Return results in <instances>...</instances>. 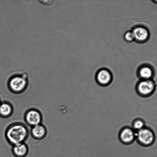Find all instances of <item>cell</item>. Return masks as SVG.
Wrapping results in <instances>:
<instances>
[{
    "label": "cell",
    "mask_w": 157,
    "mask_h": 157,
    "mask_svg": "<svg viewBox=\"0 0 157 157\" xmlns=\"http://www.w3.org/2000/svg\"><path fill=\"white\" fill-rule=\"evenodd\" d=\"M30 135V130L25 123L16 121L10 123L6 127L4 136L7 142L11 146L26 143Z\"/></svg>",
    "instance_id": "obj_1"
},
{
    "label": "cell",
    "mask_w": 157,
    "mask_h": 157,
    "mask_svg": "<svg viewBox=\"0 0 157 157\" xmlns=\"http://www.w3.org/2000/svg\"><path fill=\"white\" fill-rule=\"evenodd\" d=\"M29 77L27 73L16 71L12 73L7 78L8 89L14 94H21L28 88Z\"/></svg>",
    "instance_id": "obj_2"
},
{
    "label": "cell",
    "mask_w": 157,
    "mask_h": 157,
    "mask_svg": "<svg viewBox=\"0 0 157 157\" xmlns=\"http://www.w3.org/2000/svg\"><path fill=\"white\" fill-rule=\"evenodd\" d=\"M156 84L153 79L139 80L135 86V91L141 98H150L154 94Z\"/></svg>",
    "instance_id": "obj_3"
},
{
    "label": "cell",
    "mask_w": 157,
    "mask_h": 157,
    "mask_svg": "<svg viewBox=\"0 0 157 157\" xmlns=\"http://www.w3.org/2000/svg\"><path fill=\"white\" fill-rule=\"evenodd\" d=\"M156 138V135L153 129L147 126L136 132V141L141 147H149L153 145Z\"/></svg>",
    "instance_id": "obj_4"
},
{
    "label": "cell",
    "mask_w": 157,
    "mask_h": 157,
    "mask_svg": "<svg viewBox=\"0 0 157 157\" xmlns=\"http://www.w3.org/2000/svg\"><path fill=\"white\" fill-rule=\"evenodd\" d=\"M24 119L26 125L31 128L42 124L43 115L39 109L30 107L25 112Z\"/></svg>",
    "instance_id": "obj_5"
},
{
    "label": "cell",
    "mask_w": 157,
    "mask_h": 157,
    "mask_svg": "<svg viewBox=\"0 0 157 157\" xmlns=\"http://www.w3.org/2000/svg\"><path fill=\"white\" fill-rule=\"evenodd\" d=\"M136 132L131 127L125 126L120 130L118 133V138L121 144L130 145L136 141Z\"/></svg>",
    "instance_id": "obj_6"
},
{
    "label": "cell",
    "mask_w": 157,
    "mask_h": 157,
    "mask_svg": "<svg viewBox=\"0 0 157 157\" xmlns=\"http://www.w3.org/2000/svg\"><path fill=\"white\" fill-rule=\"evenodd\" d=\"M95 81L98 85L101 87H107L112 84L113 81V74L109 69L101 68L96 72Z\"/></svg>",
    "instance_id": "obj_7"
},
{
    "label": "cell",
    "mask_w": 157,
    "mask_h": 157,
    "mask_svg": "<svg viewBox=\"0 0 157 157\" xmlns=\"http://www.w3.org/2000/svg\"><path fill=\"white\" fill-rule=\"evenodd\" d=\"M131 31L134 36L135 41L138 44H144L150 39V31L145 26L138 25L133 27Z\"/></svg>",
    "instance_id": "obj_8"
},
{
    "label": "cell",
    "mask_w": 157,
    "mask_h": 157,
    "mask_svg": "<svg viewBox=\"0 0 157 157\" xmlns=\"http://www.w3.org/2000/svg\"><path fill=\"white\" fill-rule=\"evenodd\" d=\"M136 75L139 80L153 79L155 75L154 70L150 64H141L137 70Z\"/></svg>",
    "instance_id": "obj_9"
},
{
    "label": "cell",
    "mask_w": 157,
    "mask_h": 157,
    "mask_svg": "<svg viewBox=\"0 0 157 157\" xmlns=\"http://www.w3.org/2000/svg\"><path fill=\"white\" fill-rule=\"evenodd\" d=\"M14 112V107L11 101H2L0 104V117L7 119L12 117Z\"/></svg>",
    "instance_id": "obj_10"
},
{
    "label": "cell",
    "mask_w": 157,
    "mask_h": 157,
    "mask_svg": "<svg viewBox=\"0 0 157 157\" xmlns=\"http://www.w3.org/2000/svg\"><path fill=\"white\" fill-rule=\"evenodd\" d=\"M47 129L42 124L31 127L30 133L32 138L37 140L44 139L47 136Z\"/></svg>",
    "instance_id": "obj_11"
},
{
    "label": "cell",
    "mask_w": 157,
    "mask_h": 157,
    "mask_svg": "<svg viewBox=\"0 0 157 157\" xmlns=\"http://www.w3.org/2000/svg\"><path fill=\"white\" fill-rule=\"evenodd\" d=\"M12 147V155L15 157H26L29 154V147L26 143H20Z\"/></svg>",
    "instance_id": "obj_12"
},
{
    "label": "cell",
    "mask_w": 157,
    "mask_h": 157,
    "mask_svg": "<svg viewBox=\"0 0 157 157\" xmlns=\"http://www.w3.org/2000/svg\"><path fill=\"white\" fill-rule=\"evenodd\" d=\"M146 126L145 120L142 118L138 117L135 118L132 121L131 127L137 132L142 130Z\"/></svg>",
    "instance_id": "obj_13"
},
{
    "label": "cell",
    "mask_w": 157,
    "mask_h": 157,
    "mask_svg": "<svg viewBox=\"0 0 157 157\" xmlns=\"http://www.w3.org/2000/svg\"><path fill=\"white\" fill-rule=\"evenodd\" d=\"M124 38L128 42H131L135 41V37L131 30H128L124 33Z\"/></svg>",
    "instance_id": "obj_14"
},
{
    "label": "cell",
    "mask_w": 157,
    "mask_h": 157,
    "mask_svg": "<svg viewBox=\"0 0 157 157\" xmlns=\"http://www.w3.org/2000/svg\"><path fill=\"white\" fill-rule=\"evenodd\" d=\"M2 101L1 98H0V104H1Z\"/></svg>",
    "instance_id": "obj_15"
},
{
    "label": "cell",
    "mask_w": 157,
    "mask_h": 157,
    "mask_svg": "<svg viewBox=\"0 0 157 157\" xmlns=\"http://www.w3.org/2000/svg\"><path fill=\"white\" fill-rule=\"evenodd\" d=\"M153 2L155 3H157V1H153Z\"/></svg>",
    "instance_id": "obj_16"
}]
</instances>
